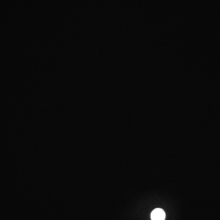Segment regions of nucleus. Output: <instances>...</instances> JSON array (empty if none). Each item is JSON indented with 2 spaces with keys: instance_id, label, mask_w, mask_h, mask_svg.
I'll return each instance as SVG.
<instances>
[{
  "instance_id": "1",
  "label": "nucleus",
  "mask_w": 220,
  "mask_h": 220,
  "mask_svg": "<svg viewBox=\"0 0 220 220\" xmlns=\"http://www.w3.org/2000/svg\"><path fill=\"white\" fill-rule=\"evenodd\" d=\"M165 213L161 208H156L151 213L152 220H164Z\"/></svg>"
}]
</instances>
